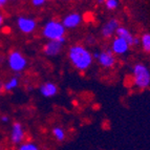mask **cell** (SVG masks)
Listing matches in <instances>:
<instances>
[{"instance_id":"277c9868","label":"cell","mask_w":150,"mask_h":150,"mask_svg":"<svg viewBox=\"0 0 150 150\" xmlns=\"http://www.w3.org/2000/svg\"><path fill=\"white\" fill-rule=\"evenodd\" d=\"M8 63L11 69L15 73H20V71L24 70L26 68V65H28V61H26L25 57L18 50H13L8 55Z\"/></svg>"},{"instance_id":"ba28073f","label":"cell","mask_w":150,"mask_h":150,"mask_svg":"<svg viewBox=\"0 0 150 150\" xmlns=\"http://www.w3.org/2000/svg\"><path fill=\"white\" fill-rule=\"evenodd\" d=\"M98 63L105 68H109L112 67L113 65L115 64L117 60H115V57L113 55V53L111 52V50H106L100 52V56L98 58Z\"/></svg>"},{"instance_id":"d6986e66","label":"cell","mask_w":150,"mask_h":150,"mask_svg":"<svg viewBox=\"0 0 150 150\" xmlns=\"http://www.w3.org/2000/svg\"><path fill=\"white\" fill-rule=\"evenodd\" d=\"M44 3H45V0H33L32 1V4L34 5V6H37V8L42 6Z\"/></svg>"},{"instance_id":"e0dca14e","label":"cell","mask_w":150,"mask_h":150,"mask_svg":"<svg viewBox=\"0 0 150 150\" xmlns=\"http://www.w3.org/2000/svg\"><path fill=\"white\" fill-rule=\"evenodd\" d=\"M18 150H40L39 147L36 145L35 143H32V142H28V143H23L19 146Z\"/></svg>"},{"instance_id":"30bf717a","label":"cell","mask_w":150,"mask_h":150,"mask_svg":"<svg viewBox=\"0 0 150 150\" xmlns=\"http://www.w3.org/2000/svg\"><path fill=\"white\" fill-rule=\"evenodd\" d=\"M82 22V16L78 13H70L67 16H65L64 19L62 21L63 26L68 30H71V28H76L77 26L81 24Z\"/></svg>"},{"instance_id":"52a82bcc","label":"cell","mask_w":150,"mask_h":150,"mask_svg":"<svg viewBox=\"0 0 150 150\" xmlns=\"http://www.w3.org/2000/svg\"><path fill=\"white\" fill-rule=\"evenodd\" d=\"M25 137V131L23 128L22 124L19 122H15L12 126V130H11V142L13 144H20Z\"/></svg>"},{"instance_id":"cb8c5ba5","label":"cell","mask_w":150,"mask_h":150,"mask_svg":"<svg viewBox=\"0 0 150 150\" xmlns=\"http://www.w3.org/2000/svg\"><path fill=\"white\" fill-rule=\"evenodd\" d=\"M1 87H2V85H1V84H0V89H1Z\"/></svg>"},{"instance_id":"5b68a950","label":"cell","mask_w":150,"mask_h":150,"mask_svg":"<svg viewBox=\"0 0 150 150\" xmlns=\"http://www.w3.org/2000/svg\"><path fill=\"white\" fill-rule=\"evenodd\" d=\"M65 43V37L61 38L59 40L48 41L43 47V53L48 57H55L61 53L63 44Z\"/></svg>"},{"instance_id":"ffe728a7","label":"cell","mask_w":150,"mask_h":150,"mask_svg":"<svg viewBox=\"0 0 150 150\" xmlns=\"http://www.w3.org/2000/svg\"><path fill=\"white\" fill-rule=\"evenodd\" d=\"M0 121H1L3 124H6V123H8V121H10V117H8V115H3L0 117Z\"/></svg>"},{"instance_id":"6da1fadb","label":"cell","mask_w":150,"mask_h":150,"mask_svg":"<svg viewBox=\"0 0 150 150\" xmlns=\"http://www.w3.org/2000/svg\"><path fill=\"white\" fill-rule=\"evenodd\" d=\"M68 58L74 67L84 71L93 64V54L82 45H73L68 50Z\"/></svg>"},{"instance_id":"7402d4cb","label":"cell","mask_w":150,"mask_h":150,"mask_svg":"<svg viewBox=\"0 0 150 150\" xmlns=\"http://www.w3.org/2000/svg\"><path fill=\"white\" fill-rule=\"evenodd\" d=\"M8 4V0H0V8H3Z\"/></svg>"},{"instance_id":"4fadbf2b","label":"cell","mask_w":150,"mask_h":150,"mask_svg":"<svg viewBox=\"0 0 150 150\" xmlns=\"http://www.w3.org/2000/svg\"><path fill=\"white\" fill-rule=\"evenodd\" d=\"M40 93L44 98L55 97L58 93V87L53 82H45L40 86Z\"/></svg>"},{"instance_id":"8992f818","label":"cell","mask_w":150,"mask_h":150,"mask_svg":"<svg viewBox=\"0 0 150 150\" xmlns=\"http://www.w3.org/2000/svg\"><path fill=\"white\" fill-rule=\"evenodd\" d=\"M17 25L18 28L23 33V34H30L36 30L37 23L34 19L30 17H19L17 19Z\"/></svg>"},{"instance_id":"44dd1931","label":"cell","mask_w":150,"mask_h":150,"mask_svg":"<svg viewBox=\"0 0 150 150\" xmlns=\"http://www.w3.org/2000/svg\"><path fill=\"white\" fill-rule=\"evenodd\" d=\"M99 56H100V52H99V50H95V52L93 53V59H96V60H98Z\"/></svg>"},{"instance_id":"8fae6325","label":"cell","mask_w":150,"mask_h":150,"mask_svg":"<svg viewBox=\"0 0 150 150\" xmlns=\"http://www.w3.org/2000/svg\"><path fill=\"white\" fill-rule=\"evenodd\" d=\"M115 35H117V37L121 38V39H123V40H125L130 46H132V45H138L139 42H140V40H139L138 38L133 37V35L129 32L128 28H123V26H120V28H118V30H117V33H115Z\"/></svg>"},{"instance_id":"2e32d148","label":"cell","mask_w":150,"mask_h":150,"mask_svg":"<svg viewBox=\"0 0 150 150\" xmlns=\"http://www.w3.org/2000/svg\"><path fill=\"white\" fill-rule=\"evenodd\" d=\"M141 44L143 46V50L147 52V53H150V34L149 33H146L142 36L141 38Z\"/></svg>"},{"instance_id":"9a60e30c","label":"cell","mask_w":150,"mask_h":150,"mask_svg":"<svg viewBox=\"0 0 150 150\" xmlns=\"http://www.w3.org/2000/svg\"><path fill=\"white\" fill-rule=\"evenodd\" d=\"M52 132H53V135L55 137V139L57 141H59V142H62V141H64L65 137H66V134H65V131L63 128L61 127H54L53 130H52Z\"/></svg>"},{"instance_id":"603a6c76","label":"cell","mask_w":150,"mask_h":150,"mask_svg":"<svg viewBox=\"0 0 150 150\" xmlns=\"http://www.w3.org/2000/svg\"><path fill=\"white\" fill-rule=\"evenodd\" d=\"M3 24V17H2V15H0V26Z\"/></svg>"},{"instance_id":"9c48e42d","label":"cell","mask_w":150,"mask_h":150,"mask_svg":"<svg viewBox=\"0 0 150 150\" xmlns=\"http://www.w3.org/2000/svg\"><path fill=\"white\" fill-rule=\"evenodd\" d=\"M129 47L130 45L125 40H123V39H121L119 37H115L112 40V42H111V48L110 50L113 53V55L122 56L128 53Z\"/></svg>"},{"instance_id":"7c38bea8","label":"cell","mask_w":150,"mask_h":150,"mask_svg":"<svg viewBox=\"0 0 150 150\" xmlns=\"http://www.w3.org/2000/svg\"><path fill=\"white\" fill-rule=\"evenodd\" d=\"M120 28V25H119V21L117 19H109L105 24L103 25L102 28V36L104 38H110L113 34L117 33L118 28Z\"/></svg>"},{"instance_id":"ac0fdd59","label":"cell","mask_w":150,"mask_h":150,"mask_svg":"<svg viewBox=\"0 0 150 150\" xmlns=\"http://www.w3.org/2000/svg\"><path fill=\"white\" fill-rule=\"evenodd\" d=\"M105 5L108 10H115L119 6V1L118 0H106Z\"/></svg>"},{"instance_id":"3957f363","label":"cell","mask_w":150,"mask_h":150,"mask_svg":"<svg viewBox=\"0 0 150 150\" xmlns=\"http://www.w3.org/2000/svg\"><path fill=\"white\" fill-rule=\"evenodd\" d=\"M42 34L50 41L59 40L65 36V28L63 26L62 22L57 20H50L43 26Z\"/></svg>"},{"instance_id":"7a4b0ae2","label":"cell","mask_w":150,"mask_h":150,"mask_svg":"<svg viewBox=\"0 0 150 150\" xmlns=\"http://www.w3.org/2000/svg\"><path fill=\"white\" fill-rule=\"evenodd\" d=\"M133 82L140 89H145L150 86V69L144 63H138L132 68Z\"/></svg>"},{"instance_id":"5bb4252c","label":"cell","mask_w":150,"mask_h":150,"mask_svg":"<svg viewBox=\"0 0 150 150\" xmlns=\"http://www.w3.org/2000/svg\"><path fill=\"white\" fill-rule=\"evenodd\" d=\"M18 85H19V80H18L17 77H14V78H12V79H10L8 82H5L4 84H3V89H4L5 91H12V90H14L15 88H17Z\"/></svg>"}]
</instances>
